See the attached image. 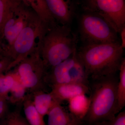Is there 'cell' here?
<instances>
[{
    "label": "cell",
    "instance_id": "6da1fadb",
    "mask_svg": "<svg viewBox=\"0 0 125 125\" xmlns=\"http://www.w3.org/2000/svg\"><path fill=\"white\" fill-rule=\"evenodd\" d=\"M124 51L117 42L83 45L77 48V53L89 81L118 73Z\"/></svg>",
    "mask_w": 125,
    "mask_h": 125
},
{
    "label": "cell",
    "instance_id": "7a4b0ae2",
    "mask_svg": "<svg viewBox=\"0 0 125 125\" xmlns=\"http://www.w3.org/2000/svg\"><path fill=\"white\" fill-rule=\"evenodd\" d=\"M77 36L69 25L46 27L37 46L47 71L70 57L77 49Z\"/></svg>",
    "mask_w": 125,
    "mask_h": 125
},
{
    "label": "cell",
    "instance_id": "3957f363",
    "mask_svg": "<svg viewBox=\"0 0 125 125\" xmlns=\"http://www.w3.org/2000/svg\"><path fill=\"white\" fill-rule=\"evenodd\" d=\"M117 74L89 81L90 103L83 120L89 125L111 120L120 112L117 104Z\"/></svg>",
    "mask_w": 125,
    "mask_h": 125
},
{
    "label": "cell",
    "instance_id": "277c9868",
    "mask_svg": "<svg viewBox=\"0 0 125 125\" xmlns=\"http://www.w3.org/2000/svg\"><path fill=\"white\" fill-rule=\"evenodd\" d=\"M79 19V31L83 45L120 42L117 32L99 15L82 10Z\"/></svg>",
    "mask_w": 125,
    "mask_h": 125
},
{
    "label": "cell",
    "instance_id": "5b68a950",
    "mask_svg": "<svg viewBox=\"0 0 125 125\" xmlns=\"http://www.w3.org/2000/svg\"><path fill=\"white\" fill-rule=\"evenodd\" d=\"M47 25L36 15L28 23L18 35L13 44L3 50L11 59L9 71L15 67L36 49L39 37Z\"/></svg>",
    "mask_w": 125,
    "mask_h": 125
},
{
    "label": "cell",
    "instance_id": "8992f818",
    "mask_svg": "<svg viewBox=\"0 0 125 125\" xmlns=\"http://www.w3.org/2000/svg\"><path fill=\"white\" fill-rule=\"evenodd\" d=\"M15 68L14 72L29 94L40 90L47 92L45 81L47 70L37 46Z\"/></svg>",
    "mask_w": 125,
    "mask_h": 125
},
{
    "label": "cell",
    "instance_id": "52a82bcc",
    "mask_svg": "<svg viewBox=\"0 0 125 125\" xmlns=\"http://www.w3.org/2000/svg\"><path fill=\"white\" fill-rule=\"evenodd\" d=\"M77 49L69 58L47 72L45 81L47 87L51 88L55 85L69 83L89 85L85 69L77 55Z\"/></svg>",
    "mask_w": 125,
    "mask_h": 125
},
{
    "label": "cell",
    "instance_id": "ba28073f",
    "mask_svg": "<svg viewBox=\"0 0 125 125\" xmlns=\"http://www.w3.org/2000/svg\"><path fill=\"white\" fill-rule=\"evenodd\" d=\"M80 6L103 18L118 33L125 27V0H80Z\"/></svg>",
    "mask_w": 125,
    "mask_h": 125
},
{
    "label": "cell",
    "instance_id": "9c48e42d",
    "mask_svg": "<svg viewBox=\"0 0 125 125\" xmlns=\"http://www.w3.org/2000/svg\"><path fill=\"white\" fill-rule=\"evenodd\" d=\"M36 15L31 7L19 1L0 32V44L3 50L13 44L20 32Z\"/></svg>",
    "mask_w": 125,
    "mask_h": 125
},
{
    "label": "cell",
    "instance_id": "30bf717a",
    "mask_svg": "<svg viewBox=\"0 0 125 125\" xmlns=\"http://www.w3.org/2000/svg\"><path fill=\"white\" fill-rule=\"evenodd\" d=\"M43 0L56 22L62 25H70L80 5V0Z\"/></svg>",
    "mask_w": 125,
    "mask_h": 125
},
{
    "label": "cell",
    "instance_id": "8fae6325",
    "mask_svg": "<svg viewBox=\"0 0 125 125\" xmlns=\"http://www.w3.org/2000/svg\"><path fill=\"white\" fill-rule=\"evenodd\" d=\"M51 92L60 102L79 95L90 93L89 85L80 83H69L55 85Z\"/></svg>",
    "mask_w": 125,
    "mask_h": 125
},
{
    "label": "cell",
    "instance_id": "7c38bea8",
    "mask_svg": "<svg viewBox=\"0 0 125 125\" xmlns=\"http://www.w3.org/2000/svg\"><path fill=\"white\" fill-rule=\"evenodd\" d=\"M47 115L46 125H83V120L66 110L60 104L52 108Z\"/></svg>",
    "mask_w": 125,
    "mask_h": 125
},
{
    "label": "cell",
    "instance_id": "4fadbf2b",
    "mask_svg": "<svg viewBox=\"0 0 125 125\" xmlns=\"http://www.w3.org/2000/svg\"><path fill=\"white\" fill-rule=\"evenodd\" d=\"M34 106L38 111L44 117L47 115L50 110L57 104H61L52 92L38 90L30 94Z\"/></svg>",
    "mask_w": 125,
    "mask_h": 125
},
{
    "label": "cell",
    "instance_id": "5bb4252c",
    "mask_svg": "<svg viewBox=\"0 0 125 125\" xmlns=\"http://www.w3.org/2000/svg\"><path fill=\"white\" fill-rule=\"evenodd\" d=\"M70 112L83 121L89 108L90 99L86 94L79 95L68 100Z\"/></svg>",
    "mask_w": 125,
    "mask_h": 125
},
{
    "label": "cell",
    "instance_id": "9a60e30c",
    "mask_svg": "<svg viewBox=\"0 0 125 125\" xmlns=\"http://www.w3.org/2000/svg\"><path fill=\"white\" fill-rule=\"evenodd\" d=\"M31 7L45 24L52 26L57 23L48 10L43 0H18Z\"/></svg>",
    "mask_w": 125,
    "mask_h": 125
},
{
    "label": "cell",
    "instance_id": "2e32d148",
    "mask_svg": "<svg viewBox=\"0 0 125 125\" xmlns=\"http://www.w3.org/2000/svg\"><path fill=\"white\" fill-rule=\"evenodd\" d=\"M25 119L30 125H46L43 116L36 109L31 94H28L22 103Z\"/></svg>",
    "mask_w": 125,
    "mask_h": 125
},
{
    "label": "cell",
    "instance_id": "e0dca14e",
    "mask_svg": "<svg viewBox=\"0 0 125 125\" xmlns=\"http://www.w3.org/2000/svg\"><path fill=\"white\" fill-rule=\"evenodd\" d=\"M15 75V80L9 92L7 100L12 104L16 105L22 104L29 93L16 75Z\"/></svg>",
    "mask_w": 125,
    "mask_h": 125
},
{
    "label": "cell",
    "instance_id": "ac0fdd59",
    "mask_svg": "<svg viewBox=\"0 0 125 125\" xmlns=\"http://www.w3.org/2000/svg\"><path fill=\"white\" fill-rule=\"evenodd\" d=\"M16 106L13 111H9L0 119V125H30L21 114L22 104Z\"/></svg>",
    "mask_w": 125,
    "mask_h": 125
},
{
    "label": "cell",
    "instance_id": "d6986e66",
    "mask_svg": "<svg viewBox=\"0 0 125 125\" xmlns=\"http://www.w3.org/2000/svg\"><path fill=\"white\" fill-rule=\"evenodd\" d=\"M118 80L117 86V104L120 112L125 106V58H123L118 71Z\"/></svg>",
    "mask_w": 125,
    "mask_h": 125
},
{
    "label": "cell",
    "instance_id": "ffe728a7",
    "mask_svg": "<svg viewBox=\"0 0 125 125\" xmlns=\"http://www.w3.org/2000/svg\"><path fill=\"white\" fill-rule=\"evenodd\" d=\"M19 1L18 0H0V32Z\"/></svg>",
    "mask_w": 125,
    "mask_h": 125
},
{
    "label": "cell",
    "instance_id": "44dd1931",
    "mask_svg": "<svg viewBox=\"0 0 125 125\" xmlns=\"http://www.w3.org/2000/svg\"><path fill=\"white\" fill-rule=\"evenodd\" d=\"M14 72L0 74V97L8 99L9 92L15 80Z\"/></svg>",
    "mask_w": 125,
    "mask_h": 125
},
{
    "label": "cell",
    "instance_id": "7402d4cb",
    "mask_svg": "<svg viewBox=\"0 0 125 125\" xmlns=\"http://www.w3.org/2000/svg\"><path fill=\"white\" fill-rule=\"evenodd\" d=\"M95 125H125V112H120L111 120L105 121Z\"/></svg>",
    "mask_w": 125,
    "mask_h": 125
},
{
    "label": "cell",
    "instance_id": "603a6c76",
    "mask_svg": "<svg viewBox=\"0 0 125 125\" xmlns=\"http://www.w3.org/2000/svg\"><path fill=\"white\" fill-rule=\"evenodd\" d=\"M11 61L5 54L3 49L0 51V74L9 71Z\"/></svg>",
    "mask_w": 125,
    "mask_h": 125
},
{
    "label": "cell",
    "instance_id": "cb8c5ba5",
    "mask_svg": "<svg viewBox=\"0 0 125 125\" xmlns=\"http://www.w3.org/2000/svg\"><path fill=\"white\" fill-rule=\"evenodd\" d=\"M7 98L0 97V119L9 111Z\"/></svg>",
    "mask_w": 125,
    "mask_h": 125
},
{
    "label": "cell",
    "instance_id": "d4e9b609",
    "mask_svg": "<svg viewBox=\"0 0 125 125\" xmlns=\"http://www.w3.org/2000/svg\"><path fill=\"white\" fill-rule=\"evenodd\" d=\"M121 41L120 42L122 47L123 49L125 48V27H123L119 32Z\"/></svg>",
    "mask_w": 125,
    "mask_h": 125
},
{
    "label": "cell",
    "instance_id": "484cf974",
    "mask_svg": "<svg viewBox=\"0 0 125 125\" xmlns=\"http://www.w3.org/2000/svg\"><path fill=\"white\" fill-rule=\"evenodd\" d=\"M2 48L1 47V46L0 45V50H2Z\"/></svg>",
    "mask_w": 125,
    "mask_h": 125
}]
</instances>
